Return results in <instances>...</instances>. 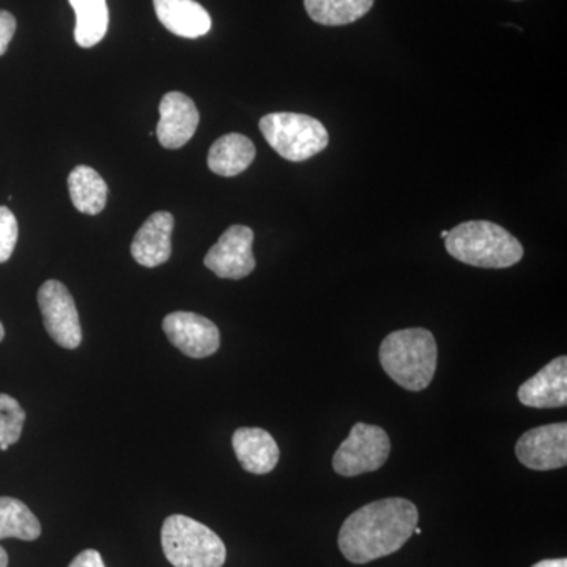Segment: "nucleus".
I'll return each instance as SVG.
<instances>
[{
  "instance_id": "obj_7",
  "label": "nucleus",
  "mask_w": 567,
  "mask_h": 567,
  "mask_svg": "<svg viewBox=\"0 0 567 567\" xmlns=\"http://www.w3.org/2000/svg\"><path fill=\"white\" fill-rule=\"evenodd\" d=\"M39 308L44 328L55 344L66 350L81 346L82 330L76 303L61 281L50 279L40 287Z\"/></svg>"
},
{
  "instance_id": "obj_22",
  "label": "nucleus",
  "mask_w": 567,
  "mask_h": 567,
  "mask_svg": "<svg viewBox=\"0 0 567 567\" xmlns=\"http://www.w3.org/2000/svg\"><path fill=\"white\" fill-rule=\"evenodd\" d=\"M17 216L11 213L9 207H0V264H6L14 251L18 244Z\"/></svg>"
},
{
  "instance_id": "obj_11",
  "label": "nucleus",
  "mask_w": 567,
  "mask_h": 567,
  "mask_svg": "<svg viewBox=\"0 0 567 567\" xmlns=\"http://www.w3.org/2000/svg\"><path fill=\"white\" fill-rule=\"evenodd\" d=\"M199 121V111L188 95L182 92L166 93L159 103L156 137L164 148L175 151L192 141Z\"/></svg>"
},
{
  "instance_id": "obj_9",
  "label": "nucleus",
  "mask_w": 567,
  "mask_h": 567,
  "mask_svg": "<svg viewBox=\"0 0 567 567\" xmlns=\"http://www.w3.org/2000/svg\"><path fill=\"white\" fill-rule=\"evenodd\" d=\"M516 456L522 465L536 472L565 468L567 424L555 423L529 429L518 439Z\"/></svg>"
},
{
  "instance_id": "obj_2",
  "label": "nucleus",
  "mask_w": 567,
  "mask_h": 567,
  "mask_svg": "<svg viewBox=\"0 0 567 567\" xmlns=\"http://www.w3.org/2000/svg\"><path fill=\"white\" fill-rule=\"evenodd\" d=\"M379 357L390 379L404 390L417 393L431 385L434 379L439 349L431 331L406 328L383 339Z\"/></svg>"
},
{
  "instance_id": "obj_28",
  "label": "nucleus",
  "mask_w": 567,
  "mask_h": 567,
  "mask_svg": "<svg viewBox=\"0 0 567 567\" xmlns=\"http://www.w3.org/2000/svg\"><path fill=\"white\" fill-rule=\"evenodd\" d=\"M446 235H447V230H442V234H440V237L446 238Z\"/></svg>"
},
{
  "instance_id": "obj_24",
  "label": "nucleus",
  "mask_w": 567,
  "mask_h": 567,
  "mask_svg": "<svg viewBox=\"0 0 567 567\" xmlns=\"http://www.w3.org/2000/svg\"><path fill=\"white\" fill-rule=\"evenodd\" d=\"M69 567H106L104 566L102 555H100V551L92 550V548H89V550L81 551L80 555H78L76 558L73 559V561L70 563Z\"/></svg>"
},
{
  "instance_id": "obj_6",
  "label": "nucleus",
  "mask_w": 567,
  "mask_h": 567,
  "mask_svg": "<svg viewBox=\"0 0 567 567\" xmlns=\"http://www.w3.org/2000/svg\"><path fill=\"white\" fill-rule=\"evenodd\" d=\"M391 453L390 436L379 425L357 423L334 453L333 468L339 476L354 477L377 472Z\"/></svg>"
},
{
  "instance_id": "obj_25",
  "label": "nucleus",
  "mask_w": 567,
  "mask_h": 567,
  "mask_svg": "<svg viewBox=\"0 0 567 567\" xmlns=\"http://www.w3.org/2000/svg\"><path fill=\"white\" fill-rule=\"evenodd\" d=\"M532 567H567L566 558L543 559Z\"/></svg>"
},
{
  "instance_id": "obj_5",
  "label": "nucleus",
  "mask_w": 567,
  "mask_h": 567,
  "mask_svg": "<svg viewBox=\"0 0 567 567\" xmlns=\"http://www.w3.org/2000/svg\"><path fill=\"white\" fill-rule=\"evenodd\" d=\"M265 141L287 162L301 163L323 152L330 134L322 122L297 112H274L259 122Z\"/></svg>"
},
{
  "instance_id": "obj_14",
  "label": "nucleus",
  "mask_w": 567,
  "mask_h": 567,
  "mask_svg": "<svg viewBox=\"0 0 567 567\" xmlns=\"http://www.w3.org/2000/svg\"><path fill=\"white\" fill-rule=\"evenodd\" d=\"M235 456H237L245 472L252 475H267L278 465V443L274 436L260 427H240L233 436Z\"/></svg>"
},
{
  "instance_id": "obj_20",
  "label": "nucleus",
  "mask_w": 567,
  "mask_h": 567,
  "mask_svg": "<svg viewBox=\"0 0 567 567\" xmlns=\"http://www.w3.org/2000/svg\"><path fill=\"white\" fill-rule=\"evenodd\" d=\"M40 535L39 518L21 499L0 496V540L7 539V537L35 540Z\"/></svg>"
},
{
  "instance_id": "obj_4",
  "label": "nucleus",
  "mask_w": 567,
  "mask_h": 567,
  "mask_svg": "<svg viewBox=\"0 0 567 567\" xmlns=\"http://www.w3.org/2000/svg\"><path fill=\"white\" fill-rule=\"evenodd\" d=\"M163 551L174 567H223L227 551L221 537L192 517L174 514L164 520Z\"/></svg>"
},
{
  "instance_id": "obj_19",
  "label": "nucleus",
  "mask_w": 567,
  "mask_h": 567,
  "mask_svg": "<svg viewBox=\"0 0 567 567\" xmlns=\"http://www.w3.org/2000/svg\"><path fill=\"white\" fill-rule=\"evenodd\" d=\"M374 2L375 0H305V9L317 24L338 28L361 20L371 11Z\"/></svg>"
},
{
  "instance_id": "obj_29",
  "label": "nucleus",
  "mask_w": 567,
  "mask_h": 567,
  "mask_svg": "<svg viewBox=\"0 0 567 567\" xmlns=\"http://www.w3.org/2000/svg\"><path fill=\"white\" fill-rule=\"evenodd\" d=\"M9 447H10L9 445H0V450H2V451H7V450H9Z\"/></svg>"
},
{
  "instance_id": "obj_15",
  "label": "nucleus",
  "mask_w": 567,
  "mask_h": 567,
  "mask_svg": "<svg viewBox=\"0 0 567 567\" xmlns=\"http://www.w3.org/2000/svg\"><path fill=\"white\" fill-rule=\"evenodd\" d=\"M159 22L183 39H199L210 32L212 18L196 0H153Z\"/></svg>"
},
{
  "instance_id": "obj_18",
  "label": "nucleus",
  "mask_w": 567,
  "mask_h": 567,
  "mask_svg": "<svg viewBox=\"0 0 567 567\" xmlns=\"http://www.w3.org/2000/svg\"><path fill=\"white\" fill-rule=\"evenodd\" d=\"M76 13L74 40L81 48H92L104 39L110 25L106 0H69Z\"/></svg>"
},
{
  "instance_id": "obj_3",
  "label": "nucleus",
  "mask_w": 567,
  "mask_h": 567,
  "mask_svg": "<svg viewBox=\"0 0 567 567\" xmlns=\"http://www.w3.org/2000/svg\"><path fill=\"white\" fill-rule=\"evenodd\" d=\"M446 251L458 262L477 268H509L520 262L524 246L505 227L491 221H466L447 230Z\"/></svg>"
},
{
  "instance_id": "obj_26",
  "label": "nucleus",
  "mask_w": 567,
  "mask_h": 567,
  "mask_svg": "<svg viewBox=\"0 0 567 567\" xmlns=\"http://www.w3.org/2000/svg\"><path fill=\"white\" fill-rule=\"evenodd\" d=\"M0 567H9V555L0 547Z\"/></svg>"
},
{
  "instance_id": "obj_13",
  "label": "nucleus",
  "mask_w": 567,
  "mask_h": 567,
  "mask_svg": "<svg viewBox=\"0 0 567 567\" xmlns=\"http://www.w3.org/2000/svg\"><path fill=\"white\" fill-rule=\"evenodd\" d=\"M174 216L156 212L142 224L132 244V256L142 267L155 268L166 264L173 254Z\"/></svg>"
},
{
  "instance_id": "obj_21",
  "label": "nucleus",
  "mask_w": 567,
  "mask_h": 567,
  "mask_svg": "<svg viewBox=\"0 0 567 567\" xmlns=\"http://www.w3.org/2000/svg\"><path fill=\"white\" fill-rule=\"evenodd\" d=\"M25 412L17 399L0 393V445H17L20 442Z\"/></svg>"
},
{
  "instance_id": "obj_8",
  "label": "nucleus",
  "mask_w": 567,
  "mask_h": 567,
  "mask_svg": "<svg viewBox=\"0 0 567 567\" xmlns=\"http://www.w3.org/2000/svg\"><path fill=\"white\" fill-rule=\"evenodd\" d=\"M254 233L235 224L219 237L205 256L204 265L221 279H244L256 268L252 252Z\"/></svg>"
},
{
  "instance_id": "obj_1",
  "label": "nucleus",
  "mask_w": 567,
  "mask_h": 567,
  "mask_svg": "<svg viewBox=\"0 0 567 567\" xmlns=\"http://www.w3.org/2000/svg\"><path fill=\"white\" fill-rule=\"evenodd\" d=\"M420 522L410 499L383 498L369 503L346 518L338 544L347 561L365 565L388 557L409 543Z\"/></svg>"
},
{
  "instance_id": "obj_10",
  "label": "nucleus",
  "mask_w": 567,
  "mask_h": 567,
  "mask_svg": "<svg viewBox=\"0 0 567 567\" xmlns=\"http://www.w3.org/2000/svg\"><path fill=\"white\" fill-rule=\"evenodd\" d=\"M163 330L171 344L189 358H207L218 352L221 334L207 317L177 311L163 320Z\"/></svg>"
},
{
  "instance_id": "obj_16",
  "label": "nucleus",
  "mask_w": 567,
  "mask_h": 567,
  "mask_svg": "<svg viewBox=\"0 0 567 567\" xmlns=\"http://www.w3.org/2000/svg\"><path fill=\"white\" fill-rule=\"evenodd\" d=\"M256 158V145L244 134H224L213 142L208 152V169L221 177H237L251 166Z\"/></svg>"
},
{
  "instance_id": "obj_17",
  "label": "nucleus",
  "mask_w": 567,
  "mask_h": 567,
  "mask_svg": "<svg viewBox=\"0 0 567 567\" xmlns=\"http://www.w3.org/2000/svg\"><path fill=\"white\" fill-rule=\"evenodd\" d=\"M71 203L84 215L95 216L104 210L107 185L102 175L91 166H76L69 175Z\"/></svg>"
},
{
  "instance_id": "obj_23",
  "label": "nucleus",
  "mask_w": 567,
  "mask_h": 567,
  "mask_svg": "<svg viewBox=\"0 0 567 567\" xmlns=\"http://www.w3.org/2000/svg\"><path fill=\"white\" fill-rule=\"evenodd\" d=\"M14 32H17V18L10 11L0 10V58L9 50Z\"/></svg>"
},
{
  "instance_id": "obj_27",
  "label": "nucleus",
  "mask_w": 567,
  "mask_h": 567,
  "mask_svg": "<svg viewBox=\"0 0 567 567\" xmlns=\"http://www.w3.org/2000/svg\"><path fill=\"white\" fill-rule=\"evenodd\" d=\"M3 338H6V330H3V324L0 322V342L3 341Z\"/></svg>"
},
{
  "instance_id": "obj_12",
  "label": "nucleus",
  "mask_w": 567,
  "mask_h": 567,
  "mask_svg": "<svg viewBox=\"0 0 567 567\" xmlns=\"http://www.w3.org/2000/svg\"><path fill=\"white\" fill-rule=\"evenodd\" d=\"M518 401L532 409L567 405V358L558 357L518 388Z\"/></svg>"
}]
</instances>
